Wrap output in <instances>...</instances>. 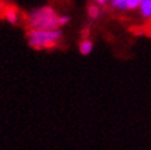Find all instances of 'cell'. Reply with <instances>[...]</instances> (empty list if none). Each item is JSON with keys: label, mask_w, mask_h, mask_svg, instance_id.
<instances>
[{"label": "cell", "mask_w": 151, "mask_h": 150, "mask_svg": "<svg viewBox=\"0 0 151 150\" xmlns=\"http://www.w3.org/2000/svg\"><path fill=\"white\" fill-rule=\"evenodd\" d=\"M69 22H70V17L69 15H59L58 17V26H59V29L66 26Z\"/></svg>", "instance_id": "cell-9"}, {"label": "cell", "mask_w": 151, "mask_h": 150, "mask_svg": "<svg viewBox=\"0 0 151 150\" xmlns=\"http://www.w3.org/2000/svg\"><path fill=\"white\" fill-rule=\"evenodd\" d=\"M92 3H95L96 6H99V7H103V6L110 3V0H92Z\"/></svg>", "instance_id": "cell-10"}, {"label": "cell", "mask_w": 151, "mask_h": 150, "mask_svg": "<svg viewBox=\"0 0 151 150\" xmlns=\"http://www.w3.org/2000/svg\"><path fill=\"white\" fill-rule=\"evenodd\" d=\"M142 1H143V0H128L127 8H128V10H131V11L137 10V8H139V6L142 4Z\"/></svg>", "instance_id": "cell-8"}, {"label": "cell", "mask_w": 151, "mask_h": 150, "mask_svg": "<svg viewBox=\"0 0 151 150\" xmlns=\"http://www.w3.org/2000/svg\"><path fill=\"white\" fill-rule=\"evenodd\" d=\"M127 3L128 0H110V6L117 11H127Z\"/></svg>", "instance_id": "cell-7"}, {"label": "cell", "mask_w": 151, "mask_h": 150, "mask_svg": "<svg viewBox=\"0 0 151 150\" xmlns=\"http://www.w3.org/2000/svg\"><path fill=\"white\" fill-rule=\"evenodd\" d=\"M63 33L60 29H29L26 39L35 50H51L62 41Z\"/></svg>", "instance_id": "cell-1"}, {"label": "cell", "mask_w": 151, "mask_h": 150, "mask_svg": "<svg viewBox=\"0 0 151 150\" xmlns=\"http://www.w3.org/2000/svg\"><path fill=\"white\" fill-rule=\"evenodd\" d=\"M6 20L11 25H17L19 22V12L17 11L15 8H8L6 11Z\"/></svg>", "instance_id": "cell-5"}, {"label": "cell", "mask_w": 151, "mask_h": 150, "mask_svg": "<svg viewBox=\"0 0 151 150\" xmlns=\"http://www.w3.org/2000/svg\"><path fill=\"white\" fill-rule=\"evenodd\" d=\"M93 50V41L89 39H83L78 44V51L83 54V55H89Z\"/></svg>", "instance_id": "cell-4"}, {"label": "cell", "mask_w": 151, "mask_h": 150, "mask_svg": "<svg viewBox=\"0 0 151 150\" xmlns=\"http://www.w3.org/2000/svg\"><path fill=\"white\" fill-rule=\"evenodd\" d=\"M58 14L51 6L35 8L28 15L26 24L30 29H59Z\"/></svg>", "instance_id": "cell-2"}, {"label": "cell", "mask_w": 151, "mask_h": 150, "mask_svg": "<svg viewBox=\"0 0 151 150\" xmlns=\"http://www.w3.org/2000/svg\"><path fill=\"white\" fill-rule=\"evenodd\" d=\"M87 11H88V17L89 18H92V20H98L100 17V14H102V10H100L99 6H96L95 3H91L89 6H88L87 8Z\"/></svg>", "instance_id": "cell-6"}, {"label": "cell", "mask_w": 151, "mask_h": 150, "mask_svg": "<svg viewBox=\"0 0 151 150\" xmlns=\"http://www.w3.org/2000/svg\"><path fill=\"white\" fill-rule=\"evenodd\" d=\"M137 11H139L140 17L143 20L150 21L151 20V0H143L142 4L139 6V8H137Z\"/></svg>", "instance_id": "cell-3"}]
</instances>
